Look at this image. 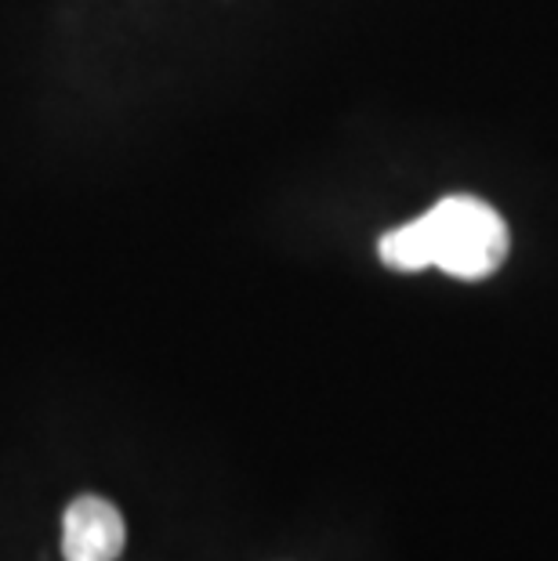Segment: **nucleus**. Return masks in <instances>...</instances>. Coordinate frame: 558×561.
<instances>
[{
  "label": "nucleus",
  "mask_w": 558,
  "mask_h": 561,
  "mask_svg": "<svg viewBox=\"0 0 558 561\" xmlns=\"http://www.w3.org/2000/svg\"><path fill=\"white\" fill-rule=\"evenodd\" d=\"M512 232L479 196H446L432 210L391 229L377 254L396 272L439 268L454 279H486L504 265Z\"/></svg>",
  "instance_id": "f257e3e1"
},
{
  "label": "nucleus",
  "mask_w": 558,
  "mask_h": 561,
  "mask_svg": "<svg viewBox=\"0 0 558 561\" xmlns=\"http://www.w3.org/2000/svg\"><path fill=\"white\" fill-rule=\"evenodd\" d=\"M127 525L116 504L102 496H77L62 515V558L66 561H116L124 554Z\"/></svg>",
  "instance_id": "f03ea898"
}]
</instances>
